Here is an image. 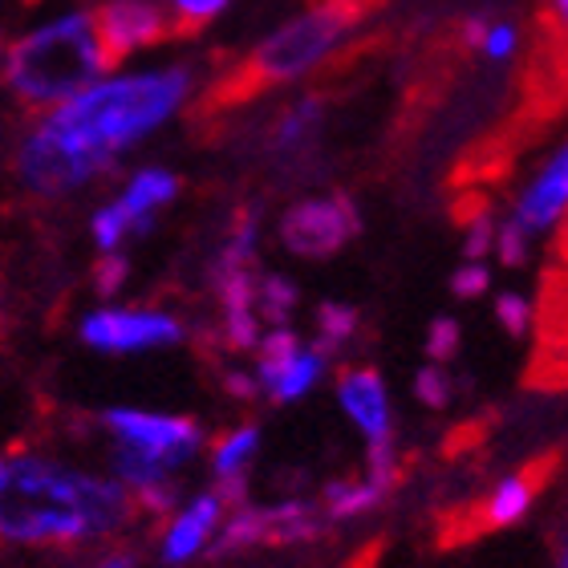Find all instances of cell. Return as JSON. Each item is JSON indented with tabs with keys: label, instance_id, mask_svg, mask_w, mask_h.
Returning a JSON list of instances; mask_svg holds the SVG:
<instances>
[{
	"label": "cell",
	"instance_id": "cell-1",
	"mask_svg": "<svg viewBox=\"0 0 568 568\" xmlns=\"http://www.w3.org/2000/svg\"><path fill=\"white\" fill-rule=\"evenodd\" d=\"M191 94L187 65L114 73L45 110L17 142L12 171L37 200H65L102 179L122 154L175 119Z\"/></svg>",
	"mask_w": 568,
	"mask_h": 568
},
{
	"label": "cell",
	"instance_id": "cell-2",
	"mask_svg": "<svg viewBox=\"0 0 568 568\" xmlns=\"http://www.w3.org/2000/svg\"><path fill=\"white\" fill-rule=\"evenodd\" d=\"M134 511V496L110 471H94L45 450H9L0 475V545H98L126 532Z\"/></svg>",
	"mask_w": 568,
	"mask_h": 568
},
{
	"label": "cell",
	"instance_id": "cell-3",
	"mask_svg": "<svg viewBox=\"0 0 568 568\" xmlns=\"http://www.w3.org/2000/svg\"><path fill=\"white\" fill-rule=\"evenodd\" d=\"M106 73L110 65L102 58L90 12H65L58 21L37 24L33 33L12 41L0 65L9 94L24 110L61 106L65 98L82 94L85 85H94Z\"/></svg>",
	"mask_w": 568,
	"mask_h": 568
},
{
	"label": "cell",
	"instance_id": "cell-4",
	"mask_svg": "<svg viewBox=\"0 0 568 568\" xmlns=\"http://www.w3.org/2000/svg\"><path fill=\"white\" fill-rule=\"evenodd\" d=\"M354 21H357V12H349V9L313 4L305 17H296V21H288L284 29H276L273 37H264L261 45L252 49L248 58L232 70V78L215 90V98H220V102H240V98L264 94V90H273V85L305 78L308 70H317L321 61L342 45V37L354 29Z\"/></svg>",
	"mask_w": 568,
	"mask_h": 568
},
{
	"label": "cell",
	"instance_id": "cell-5",
	"mask_svg": "<svg viewBox=\"0 0 568 568\" xmlns=\"http://www.w3.org/2000/svg\"><path fill=\"white\" fill-rule=\"evenodd\" d=\"M329 528L317 499H281V504H244L232 508L215 532L207 557H236L248 548L308 545Z\"/></svg>",
	"mask_w": 568,
	"mask_h": 568
},
{
	"label": "cell",
	"instance_id": "cell-6",
	"mask_svg": "<svg viewBox=\"0 0 568 568\" xmlns=\"http://www.w3.org/2000/svg\"><path fill=\"white\" fill-rule=\"evenodd\" d=\"M98 426L110 438V447L134 450L175 475L203 450V426L187 415H166L146 406H106L98 415Z\"/></svg>",
	"mask_w": 568,
	"mask_h": 568
},
{
	"label": "cell",
	"instance_id": "cell-7",
	"mask_svg": "<svg viewBox=\"0 0 568 568\" xmlns=\"http://www.w3.org/2000/svg\"><path fill=\"white\" fill-rule=\"evenodd\" d=\"M78 337L85 349L106 357H134V354H159V349H175L183 345L187 329L171 308L154 305H114L102 301L98 308L82 313L78 321Z\"/></svg>",
	"mask_w": 568,
	"mask_h": 568
},
{
	"label": "cell",
	"instance_id": "cell-8",
	"mask_svg": "<svg viewBox=\"0 0 568 568\" xmlns=\"http://www.w3.org/2000/svg\"><path fill=\"white\" fill-rule=\"evenodd\" d=\"M337 406L366 438V475L382 487L398 484V443H394V403L386 378L369 366H345L337 374Z\"/></svg>",
	"mask_w": 568,
	"mask_h": 568
},
{
	"label": "cell",
	"instance_id": "cell-9",
	"mask_svg": "<svg viewBox=\"0 0 568 568\" xmlns=\"http://www.w3.org/2000/svg\"><path fill=\"white\" fill-rule=\"evenodd\" d=\"M357 232H362V212L342 191L296 200L293 207H284L276 224V240L296 261H333L354 244Z\"/></svg>",
	"mask_w": 568,
	"mask_h": 568
},
{
	"label": "cell",
	"instance_id": "cell-10",
	"mask_svg": "<svg viewBox=\"0 0 568 568\" xmlns=\"http://www.w3.org/2000/svg\"><path fill=\"white\" fill-rule=\"evenodd\" d=\"M252 357H256L252 374L261 382V394H268L276 406L301 403L305 394L317 390L333 362L317 342L305 345L301 333H293L288 325H268L261 333L256 349H252Z\"/></svg>",
	"mask_w": 568,
	"mask_h": 568
},
{
	"label": "cell",
	"instance_id": "cell-11",
	"mask_svg": "<svg viewBox=\"0 0 568 568\" xmlns=\"http://www.w3.org/2000/svg\"><path fill=\"white\" fill-rule=\"evenodd\" d=\"M90 17H94L98 45L110 70L139 49H151L175 33V21H166V12L154 0H106Z\"/></svg>",
	"mask_w": 568,
	"mask_h": 568
},
{
	"label": "cell",
	"instance_id": "cell-12",
	"mask_svg": "<svg viewBox=\"0 0 568 568\" xmlns=\"http://www.w3.org/2000/svg\"><path fill=\"white\" fill-rule=\"evenodd\" d=\"M224 516H227V504L215 487L195 491L191 499H183L163 524V536H159V560L179 568V565H191L195 557H203V552L212 548Z\"/></svg>",
	"mask_w": 568,
	"mask_h": 568
},
{
	"label": "cell",
	"instance_id": "cell-13",
	"mask_svg": "<svg viewBox=\"0 0 568 568\" xmlns=\"http://www.w3.org/2000/svg\"><path fill=\"white\" fill-rule=\"evenodd\" d=\"M536 94L545 106L568 98V0H545L536 17V53L532 70Z\"/></svg>",
	"mask_w": 568,
	"mask_h": 568
},
{
	"label": "cell",
	"instance_id": "cell-14",
	"mask_svg": "<svg viewBox=\"0 0 568 568\" xmlns=\"http://www.w3.org/2000/svg\"><path fill=\"white\" fill-rule=\"evenodd\" d=\"M568 215V142L532 175V183L520 191V200L511 207V220L528 227L532 236H545L548 227H557Z\"/></svg>",
	"mask_w": 568,
	"mask_h": 568
},
{
	"label": "cell",
	"instance_id": "cell-15",
	"mask_svg": "<svg viewBox=\"0 0 568 568\" xmlns=\"http://www.w3.org/2000/svg\"><path fill=\"white\" fill-rule=\"evenodd\" d=\"M175 195H179L175 171H166V166H142V171H134V175L122 183V191L114 200H119V207L134 224V232L146 236L154 227V220H159V212L175 203Z\"/></svg>",
	"mask_w": 568,
	"mask_h": 568
},
{
	"label": "cell",
	"instance_id": "cell-16",
	"mask_svg": "<svg viewBox=\"0 0 568 568\" xmlns=\"http://www.w3.org/2000/svg\"><path fill=\"white\" fill-rule=\"evenodd\" d=\"M536 496H540V479L532 471H511L504 475L484 499V511H479V520L484 528H511V524H520L528 511H532Z\"/></svg>",
	"mask_w": 568,
	"mask_h": 568
},
{
	"label": "cell",
	"instance_id": "cell-17",
	"mask_svg": "<svg viewBox=\"0 0 568 568\" xmlns=\"http://www.w3.org/2000/svg\"><path fill=\"white\" fill-rule=\"evenodd\" d=\"M390 496V487H382L378 479H329V484L321 487V511H325V520L329 524H342V520H357V516H369L374 508H382Z\"/></svg>",
	"mask_w": 568,
	"mask_h": 568
},
{
	"label": "cell",
	"instance_id": "cell-18",
	"mask_svg": "<svg viewBox=\"0 0 568 568\" xmlns=\"http://www.w3.org/2000/svg\"><path fill=\"white\" fill-rule=\"evenodd\" d=\"M256 450H261V426H256V423L232 426L227 435L215 438V447H212V475H215V479H232V475H244V471H248V463L256 459Z\"/></svg>",
	"mask_w": 568,
	"mask_h": 568
},
{
	"label": "cell",
	"instance_id": "cell-19",
	"mask_svg": "<svg viewBox=\"0 0 568 568\" xmlns=\"http://www.w3.org/2000/svg\"><path fill=\"white\" fill-rule=\"evenodd\" d=\"M301 305V288L284 273H256V317L264 325H288Z\"/></svg>",
	"mask_w": 568,
	"mask_h": 568
},
{
	"label": "cell",
	"instance_id": "cell-20",
	"mask_svg": "<svg viewBox=\"0 0 568 568\" xmlns=\"http://www.w3.org/2000/svg\"><path fill=\"white\" fill-rule=\"evenodd\" d=\"M313 321H317V337H313V342H317L329 357L342 354L345 345L354 342V333L362 329L357 308L345 305V301H321L317 313H313Z\"/></svg>",
	"mask_w": 568,
	"mask_h": 568
},
{
	"label": "cell",
	"instance_id": "cell-21",
	"mask_svg": "<svg viewBox=\"0 0 568 568\" xmlns=\"http://www.w3.org/2000/svg\"><path fill=\"white\" fill-rule=\"evenodd\" d=\"M317 126H321V102L317 98H305V102H296V106L276 122L273 142L281 151H296L301 142H308L317 134Z\"/></svg>",
	"mask_w": 568,
	"mask_h": 568
},
{
	"label": "cell",
	"instance_id": "cell-22",
	"mask_svg": "<svg viewBox=\"0 0 568 568\" xmlns=\"http://www.w3.org/2000/svg\"><path fill=\"white\" fill-rule=\"evenodd\" d=\"M532 244H536V236L528 232V227H520L516 220H499V227H496V261L504 264V268H524V264L532 261Z\"/></svg>",
	"mask_w": 568,
	"mask_h": 568
},
{
	"label": "cell",
	"instance_id": "cell-23",
	"mask_svg": "<svg viewBox=\"0 0 568 568\" xmlns=\"http://www.w3.org/2000/svg\"><path fill=\"white\" fill-rule=\"evenodd\" d=\"M415 398L426 410H447L450 398H455V378L447 374L443 362H426L415 374Z\"/></svg>",
	"mask_w": 568,
	"mask_h": 568
},
{
	"label": "cell",
	"instance_id": "cell-24",
	"mask_svg": "<svg viewBox=\"0 0 568 568\" xmlns=\"http://www.w3.org/2000/svg\"><path fill=\"white\" fill-rule=\"evenodd\" d=\"M496 321L508 337H524V333L532 329V301H528L524 293H499L496 296Z\"/></svg>",
	"mask_w": 568,
	"mask_h": 568
},
{
	"label": "cell",
	"instance_id": "cell-25",
	"mask_svg": "<svg viewBox=\"0 0 568 568\" xmlns=\"http://www.w3.org/2000/svg\"><path fill=\"white\" fill-rule=\"evenodd\" d=\"M459 345H463L459 321L455 317L430 321V329H426V357H430V362H443V366H447L450 357L459 354Z\"/></svg>",
	"mask_w": 568,
	"mask_h": 568
},
{
	"label": "cell",
	"instance_id": "cell-26",
	"mask_svg": "<svg viewBox=\"0 0 568 568\" xmlns=\"http://www.w3.org/2000/svg\"><path fill=\"white\" fill-rule=\"evenodd\" d=\"M126 276H131V261H126V252H98L94 288H98L102 301H110V296L119 293L122 284H126Z\"/></svg>",
	"mask_w": 568,
	"mask_h": 568
},
{
	"label": "cell",
	"instance_id": "cell-27",
	"mask_svg": "<svg viewBox=\"0 0 568 568\" xmlns=\"http://www.w3.org/2000/svg\"><path fill=\"white\" fill-rule=\"evenodd\" d=\"M496 227L499 220L491 212H479L467 220V232H463V256L467 261H484L487 252L496 248Z\"/></svg>",
	"mask_w": 568,
	"mask_h": 568
},
{
	"label": "cell",
	"instance_id": "cell-28",
	"mask_svg": "<svg viewBox=\"0 0 568 568\" xmlns=\"http://www.w3.org/2000/svg\"><path fill=\"white\" fill-rule=\"evenodd\" d=\"M175 9V33H195L227 9V0H171Z\"/></svg>",
	"mask_w": 568,
	"mask_h": 568
},
{
	"label": "cell",
	"instance_id": "cell-29",
	"mask_svg": "<svg viewBox=\"0 0 568 568\" xmlns=\"http://www.w3.org/2000/svg\"><path fill=\"white\" fill-rule=\"evenodd\" d=\"M487 288H491V268L484 261H463L450 273V293L459 296V301H479Z\"/></svg>",
	"mask_w": 568,
	"mask_h": 568
},
{
	"label": "cell",
	"instance_id": "cell-30",
	"mask_svg": "<svg viewBox=\"0 0 568 568\" xmlns=\"http://www.w3.org/2000/svg\"><path fill=\"white\" fill-rule=\"evenodd\" d=\"M484 49H487V58H511L516 53V29L511 24H496V29H487L484 33Z\"/></svg>",
	"mask_w": 568,
	"mask_h": 568
},
{
	"label": "cell",
	"instance_id": "cell-31",
	"mask_svg": "<svg viewBox=\"0 0 568 568\" xmlns=\"http://www.w3.org/2000/svg\"><path fill=\"white\" fill-rule=\"evenodd\" d=\"M224 390L232 394V398H240V403H252L256 394H261V382H256V374H244V369H227L224 374Z\"/></svg>",
	"mask_w": 568,
	"mask_h": 568
},
{
	"label": "cell",
	"instance_id": "cell-32",
	"mask_svg": "<svg viewBox=\"0 0 568 568\" xmlns=\"http://www.w3.org/2000/svg\"><path fill=\"white\" fill-rule=\"evenodd\" d=\"M94 568H139V552L134 548H106L94 560Z\"/></svg>",
	"mask_w": 568,
	"mask_h": 568
},
{
	"label": "cell",
	"instance_id": "cell-33",
	"mask_svg": "<svg viewBox=\"0 0 568 568\" xmlns=\"http://www.w3.org/2000/svg\"><path fill=\"white\" fill-rule=\"evenodd\" d=\"M313 4H333V9H349V12H357V17H366L378 0H313Z\"/></svg>",
	"mask_w": 568,
	"mask_h": 568
},
{
	"label": "cell",
	"instance_id": "cell-34",
	"mask_svg": "<svg viewBox=\"0 0 568 568\" xmlns=\"http://www.w3.org/2000/svg\"><path fill=\"white\" fill-rule=\"evenodd\" d=\"M552 565L568 568V520H565V528H560V536H557V552H552Z\"/></svg>",
	"mask_w": 568,
	"mask_h": 568
},
{
	"label": "cell",
	"instance_id": "cell-35",
	"mask_svg": "<svg viewBox=\"0 0 568 568\" xmlns=\"http://www.w3.org/2000/svg\"><path fill=\"white\" fill-rule=\"evenodd\" d=\"M4 317H9V305H4V284H0V333H4Z\"/></svg>",
	"mask_w": 568,
	"mask_h": 568
},
{
	"label": "cell",
	"instance_id": "cell-36",
	"mask_svg": "<svg viewBox=\"0 0 568 568\" xmlns=\"http://www.w3.org/2000/svg\"><path fill=\"white\" fill-rule=\"evenodd\" d=\"M4 463H9V450H0V475H4Z\"/></svg>",
	"mask_w": 568,
	"mask_h": 568
}]
</instances>
